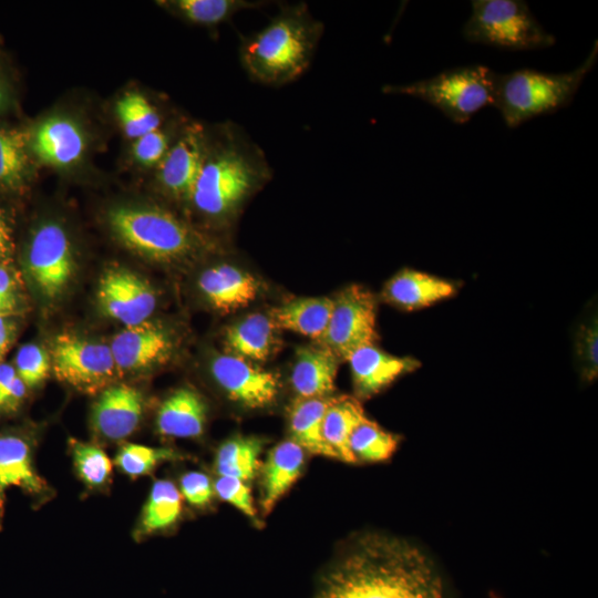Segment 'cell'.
I'll return each mask as SVG.
<instances>
[{
	"label": "cell",
	"instance_id": "cell-1",
	"mask_svg": "<svg viewBox=\"0 0 598 598\" xmlns=\"http://www.w3.org/2000/svg\"><path fill=\"white\" fill-rule=\"evenodd\" d=\"M313 598H446L429 557L405 539L359 538L323 576Z\"/></svg>",
	"mask_w": 598,
	"mask_h": 598
},
{
	"label": "cell",
	"instance_id": "cell-2",
	"mask_svg": "<svg viewBox=\"0 0 598 598\" xmlns=\"http://www.w3.org/2000/svg\"><path fill=\"white\" fill-rule=\"evenodd\" d=\"M264 152L237 126H227L219 142H207L192 204L203 216L227 223L270 178Z\"/></svg>",
	"mask_w": 598,
	"mask_h": 598
},
{
	"label": "cell",
	"instance_id": "cell-3",
	"mask_svg": "<svg viewBox=\"0 0 598 598\" xmlns=\"http://www.w3.org/2000/svg\"><path fill=\"white\" fill-rule=\"evenodd\" d=\"M322 33L323 23L306 3L283 4L265 28L241 41V65L257 83L285 85L309 68Z\"/></svg>",
	"mask_w": 598,
	"mask_h": 598
},
{
	"label": "cell",
	"instance_id": "cell-4",
	"mask_svg": "<svg viewBox=\"0 0 598 598\" xmlns=\"http://www.w3.org/2000/svg\"><path fill=\"white\" fill-rule=\"evenodd\" d=\"M107 223L127 249L159 264L183 261L213 247L202 233L159 206L121 205L110 209Z\"/></svg>",
	"mask_w": 598,
	"mask_h": 598
},
{
	"label": "cell",
	"instance_id": "cell-5",
	"mask_svg": "<svg viewBox=\"0 0 598 598\" xmlns=\"http://www.w3.org/2000/svg\"><path fill=\"white\" fill-rule=\"evenodd\" d=\"M597 42L587 59L567 73H545L519 69L496 75L494 106L504 123L515 128L538 115L566 107L576 95L582 80L597 60Z\"/></svg>",
	"mask_w": 598,
	"mask_h": 598
},
{
	"label": "cell",
	"instance_id": "cell-6",
	"mask_svg": "<svg viewBox=\"0 0 598 598\" xmlns=\"http://www.w3.org/2000/svg\"><path fill=\"white\" fill-rule=\"evenodd\" d=\"M496 75L485 65L458 66L409 84H386L382 92L420 99L463 124L481 109L494 106Z\"/></svg>",
	"mask_w": 598,
	"mask_h": 598
},
{
	"label": "cell",
	"instance_id": "cell-7",
	"mask_svg": "<svg viewBox=\"0 0 598 598\" xmlns=\"http://www.w3.org/2000/svg\"><path fill=\"white\" fill-rule=\"evenodd\" d=\"M463 35L471 43L513 51L545 49L556 42L522 0L472 1Z\"/></svg>",
	"mask_w": 598,
	"mask_h": 598
},
{
	"label": "cell",
	"instance_id": "cell-8",
	"mask_svg": "<svg viewBox=\"0 0 598 598\" xmlns=\"http://www.w3.org/2000/svg\"><path fill=\"white\" fill-rule=\"evenodd\" d=\"M51 359L56 379L84 393H100L118 375L109 344L75 333L56 336Z\"/></svg>",
	"mask_w": 598,
	"mask_h": 598
},
{
	"label": "cell",
	"instance_id": "cell-9",
	"mask_svg": "<svg viewBox=\"0 0 598 598\" xmlns=\"http://www.w3.org/2000/svg\"><path fill=\"white\" fill-rule=\"evenodd\" d=\"M332 300L327 329L317 343L347 361L355 350L378 340L377 299L367 288L351 285Z\"/></svg>",
	"mask_w": 598,
	"mask_h": 598
},
{
	"label": "cell",
	"instance_id": "cell-10",
	"mask_svg": "<svg viewBox=\"0 0 598 598\" xmlns=\"http://www.w3.org/2000/svg\"><path fill=\"white\" fill-rule=\"evenodd\" d=\"M24 270L35 292L48 301L58 299L75 272L70 238L55 221H45L33 231L25 250Z\"/></svg>",
	"mask_w": 598,
	"mask_h": 598
},
{
	"label": "cell",
	"instance_id": "cell-11",
	"mask_svg": "<svg viewBox=\"0 0 598 598\" xmlns=\"http://www.w3.org/2000/svg\"><path fill=\"white\" fill-rule=\"evenodd\" d=\"M23 429L0 430V529L4 518L7 493L18 488L35 504L51 497V488L35 466V443Z\"/></svg>",
	"mask_w": 598,
	"mask_h": 598
},
{
	"label": "cell",
	"instance_id": "cell-12",
	"mask_svg": "<svg viewBox=\"0 0 598 598\" xmlns=\"http://www.w3.org/2000/svg\"><path fill=\"white\" fill-rule=\"evenodd\" d=\"M97 305L109 318L125 327L150 320L157 296L152 285L138 274L123 267L106 269L97 285Z\"/></svg>",
	"mask_w": 598,
	"mask_h": 598
},
{
	"label": "cell",
	"instance_id": "cell-13",
	"mask_svg": "<svg viewBox=\"0 0 598 598\" xmlns=\"http://www.w3.org/2000/svg\"><path fill=\"white\" fill-rule=\"evenodd\" d=\"M210 373L227 398L247 409L270 405L280 390L278 374L228 353L212 359Z\"/></svg>",
	"mask_w": 598,
	"mask_h": 598
},
{
	"label": "cell",
	"instance_id": "cell-14",
	"mask_svg": "<svg viewBox=\"0 0 598 598\" xmlns=\"http://www.w3.org/2000/svg\"><path fill=\"white\" fill-rule=\"evenodd\" d=\"M116 369L141 372L165 363L174 350V340L167 329L151 320L125 327L109 344Z\"/></svg>",
	"mask_w": 598,
	"mask_h": 598
},
{
	"label": "cell",
	"instance_id": "cell-15",
	"mask_svg": "<svg viewBox=\"0 0 598 598\" xmlns=\"http://www.w3.org/2000/svg\"><path fill=\"white\" fill-rule=\"evenodd\" d=\"M206 147L202 127L192 125L179 134L157 166V182L165 194L179 202H190Z\"/></svg>",
	"mask_w": 598,
	"mask_h": 598
},
{
	"label": "cell",
	"instance_id": "cell-16",
	"mask_svg": "<svg viewBox=\"0 0 598 598\" xmlns=\"http://www.w3.org/2000/svg\"><path fill=\"white\" fill-rule=\"evenodd\" d=\"M143 393L126 383L111 384L99 393L91 410L94 434L109 442L130 437L140 426L144 414Z\"/></svg>",
	"mask_w": 598,
	"mask_h": 598
},
{
	"label": "cell",
	"instance_id": "cell-17",
	"mask_svg": "<svg viewBox=\"0 0 598 598\" xmlns=\"http://www.w3.org/2000/svg\"><path fill=\"white\" fill-rule=\"evenodd\" d=\"M358 400L369 399L398 378L416 370L421 363L411 357H396L375 344L355 350L347 360Z\"/></svg>",
	"mask_w": 598,
	"mask_h": 598
},
{
	"label": "cell",
	"instance_id": "cell-18",
	"mask_svg": "<svg viewBox=\"0 0 598 598\" xmlns=\"http://www.w3.org/2000/svg\"><path fill=\"white\" fill-rule=\"evenodd\" d=\"M34 156L44 165L65 168L78 163L85 151L81 126L64 115H52L41 121L29 141Z\"/></svg>",
	"mask_w": 598,
	"mask_h": 598
},
{
	"label": "cell",
	"instance_id": "cell-19",
	"mask_svg": "<svg viewBox=\"0 0 598 598\" xmlns=\"http://www.w3.org/2000/svg\"><path fill=\"white\" fill-rule=\"evenodd\" d=\"M197 287L206 301L221 313L247 307L261 290L257 278L230 264H218L205 269L197 279Z\"/></svg>",
	"mask_w": 598,
	"mask_h": 598
},
{
	"label": "cell",
	"instance_id": "cell-20",
	"mask_svg": "<svg viewBox=\"0 0 598 598\" xmlns=\"http://www.w3.org/2000/svg\"><path fill=\"white\" fill-rule=\"evenodd\" d=\"M457 289L454 281L404 268L385 282L382 299L395 308L413 311L447 299L454 296Z\"/></svg>",
	"mask_w": 598,
	"mask_h": 598
},
{
	"label": "cell",
	"instance_id": "cell-21",
	"mask_svg": "<svg viewBox=\"0 0 598 598\" xmlns=\"http://www.w3.org/2000/svg\"><path fill=\"white\" fill-rule=\"evenodd\" d=\"M339 362L334 353L319 344L299 348L290 377L297 398L331 396Z\"/></svg>",
	"mask_w": 598,
	"mask_h": 598
},
{
	"label": "cell",
	"instance_id": "cell-22",
	"mask_svg": "<svg viewBox=\"0 0 598 598\" xmlns=\"http://www.w3.org/2000/svg\"><path fill=\"white\" fill-rule=\"evenodd\" d=\"M206 422V402L190 388H179L172 392L156 413L157 432L166 437H198L204 433Z\"/></svg>",
	"mask_w": 598,
	"mask_h": 598
},
{
	"label": "cell",
	"instance_id": "cell-23",
	"mask_svg": "<svg viewBox=\"0 0 598 598\" xmlns=\"http://www.w3.org/2000/svg\"><path fill=\"white\" fill-rule=\"evenodd\" d=\"M278 328L271 317L254 312L236 321L225 331L226 353L249 362L267 361L278 346Z\"/></svg>",
	"mask_w": 598,
	"mask_h": 598
},
{
	"label": "cell",
	"instance_id": "cell-24",
	"mask_svg": "<svg viewBox=\"0 0 598 598\" xmlns=\"http://www.w3.org/2000/svg\"><path fill=\"white\" fill-rule=\"evenodd\" d=\"M305 463V451L292 440L277 444L262 465L261 507L268 514L298 480Z\"/></svg>",
	"mask_w": 598,
	"mask_h": 598
},
{
	"label": "cell",
	"instance_id": "cell-25",
	"mask_svg": "<svg viewBox=\"0 0 598 598\" xmlns=\"http://www.w3.org/2000/svg\"><path fill=\"white\" fill-rule=\"evenodd\" d=\"M332 306L329 297H305L274 308L269 316L278 329L318 341L327 329Z\"/></svg>",
	"mask_w": 598,
	"mask_h": 598
},
{
	"label": "cell",
	"instance_id": "cell-26",
	"mask_svg": "<svg viewBox=\"0 0 598 598\" xmlns=\"http://www.w3.org/2000/svg\"><path fill=\"white\" fill-rule=\"evenodd\" d=\"M332 396L297 398L289 409L291 440L311 454L336 458L322 435V422Z\"/></svg>",
	"mask_w": 598,
	"mask_h": 598
},
{
	"label": "cell",
	"instance_id": "cell-27",
	"mask_svg": "<svg viewBox=\"0 0 598 598\" xmlns=\"http://www.w3.org/2000/svg\"><path fill=\"white\" fill-rule=\"evenodd\" d=\"M182 507L178 487L168 480H156L134 528V538L140 540L172 527L178 520Z\"/></svg>",
	"mask_w": 598,
	"mask_h": 598
},
{
	"label": "cell",
	"instance_id": "cell-28",
	"mask_svg": "<svg viewBox=\"0 0 598 598\" xmlns=\"http://www.w3.org/2000/svg\"><path fill=\"white\" fill-rule=\"evenodd\" d=\"M365 417L360 400L353 396H332L322 422V435L337 460L355 463L350 451L354 427Z\"/></svg>",
	"mask_w": 598,
	"mask_h": 598
},
{
	"label": "cell",
	"instance_id": "cell-29",
	"mask_svg": "<svg viewBox=\"0 0 598 598\" xmlns=\"http://www.w3.org/2000/svg\"><path fill=\"white\" fill-rule=\"evenodd\" d=\"M264 441L256 436H234L223 442L215 455L218 476L249 482L259 468Z\"/></svg>",
	"mask_w": 598,
	"mask_h": 598
},
{
	"label": "cell",
	"instance_id": "cell-30",
	"mask_svg": "<svg viewBox=\"0 0 598 598\" xmlns=\"http://www.w3.org/2000/svg\"><path fill=\"white\" fill-rule=\"evenodd\" d=\"M254 0H174L165 4L186 21L214 27L229 20L234 14L266 6Z\"/></svg>",
	"mask_w": 598,
	"mask_h": 598
},
{
	"label": "cell",
	"instance_id": "cell-31",
	"mask_svg": "<svg viewBox=\"0 0 598 598\" xmlns=\"http://www.w3.org/2000/svg\"><path fill=\"white\" fill-rule=\"evenodd\" d=\"M68 444L75 474L86 488H106L111 484L114 466L106 452L95 443L73 437Z\"/></svg>",
	"mask_w": 598,
	"mask_h": 598
},
{
	"label": "cell",
	"instance_id": "cell-32",
	"mask_svg": "<svg viewBox=\"0 0 598 598\" xmlns=\"http://www.w3.org/2000/svg\"><path fill=\"white\" fill-rule=\"evenodd\" d=\"M399 444V436L382 429L367 416L354 427L350 437V451L355 460L380 462L389 458Z\"/></svg>",
	"mask_w": 598,
	"mask_h": 598
},
{
	"label": "cell",
	"instance_id": "cell-33",
	"mask_svg": "<svg viewBox=\"0 0 598 598\" xmlns=\"http://www.w3.org/2000/svg\"><path fill=\"white\" fill-rule=\"evenodd\" d=\"M115 112L127 137L137 138L161 127L162 117L157 109L138 92H127L116 104Z\"/></svg>",
	"mask_w": 598,
	"mask_h": 598
},
{
	"label": "cell",
	"instance_id": "cell-34",
	"mask_svg": "<svg viewBox=\"0 0 598 598\" xmlns=\"http://www.w3.org/2000/svg\"><path fill=\"white\" fill-rule=\"evenodd\" d=\"M183 456L168 447L124 443L114 457L115 466L126 476L138 478L151 474L158 465Z\"/></svg>",
	"mask_w": 598,
	"mask_h": 598
},
{
	"label": "cell",
	"instance_id": "cell-35",
	"mask_svg": "<svg viewBox=\"0 0 598 598\" xmlns=\"http://www.w3.org/2000/svg\"><path fill=\"white\" fill-rule=\"evenodd\" d=\"M22 133L0 128V188L17 189L25 181L28 158Z\"/></svg>",
	"mask_w": 598,
	"mask_h": 598
},
{
	"label": "cell",
	"instance_id": "cell-36",
	"mask_svg": "<svg viewBox=\"0 0 598 598\" xmlns=\"http://www.w3.org/2000/svg\"><path fill=\"white\" fill-rule=\"evenodd\" d=\"M12 365L28 390H31L45 381L51 361L41 346L25 343L18 349Z\"/></svg>",
	"mask_w": 598,
	"mask_h": 598
},
{
	"label": "cell",
	"instance_id": "cell-37",
	"mask_svg": "<svg viewBox=\"0 0 598 598\" xmlns=\"http://www.w3.org/2000/svg\"><path fill=\"white\" fill-rule=\"evenodd\" d=\"M575 352L581 377L592 381L598 373V322L594 315L582 322L575 338Z\"/></svg>",
	"mask_w": 598,
	"mask_h": 598
},
{
	"label": "cell",
	"instance_id": "cell-38",
	"mask_svg": "<svg viewBox=\"0 0 598 598\" xmlns=\"http://www.w3.org/2000/svg\"><path fill=\"white\" fill-rule=\"evenodd\" d=\"M172 145L171 135L159 127L134 140L133 156L143 166H158Z\"/></svg>",
	"mask_w": 598,
	"mask_h": 598
},
{
	"label": "cell",
	"instance_id": "cell-39",
	"mask_svg": "<svg viewBox=\"0 0 598 598\" xmlns=\"http://www.w3.org/2000/svg\"><path fill=\"white\" fill-rule=\"evenodd\" d=\"M28 388L12 364L0 363V416L16 413L23 404Z\"/></svg>",
	"mask_w": 598,
	"mask_h": 598
},
{
	"label": "cell",
	"instance_id": "cell-40",
	"mask_svg": "<svg viewBox=\"0 0 598 598\" xmlns=\"http://www.w3.org/2000/svg\"><path fill=\"white\" fill-rule=\"evenodd\" d=\"M215 494L236 507L247 517L257 518V511L254 506L251 492L246 482L228 476H218L214 483Z\"/></svg>",
	"mask_w": 598,
	"mask_h": 598
},
{
	"label": "cell",
	"instance_id": "cell-41",
	"mask_svg": "<svg viewBox=\"0 0 598 598\" xmlns=\"http://www.w3.org/2000/svg\"><path fill=\"white\" fill-rule=\"evenodd\" d=\"M23 308V293L12 266L0 264V315L18 316Z\"/></svg>",
	"mask_w": 598,
	"mask_h": 598
},
{
	"label": "cell",
	"instance_id": "cell-42",
	"mask_svg": "<svg viewBox=\"0 0 598 598\" xmlns=\"http://www.w3.org/2000/svg\"><path fill=\"white\" fill-rule=\"evenodd\" d=\"M178 489L189 505L198 508L207 506L215 495L209 477L197 471L182 475Z\"/></svg>",
	"mask_w": 598,
	"mask_h": 598
},
{
	"label": "cell",
	"instance_id": "cell-43",
	"mask_svg": "<svg viewBox=\"0 0 598 598\" xmlns=\"http://www.w3.org/2000/svg\"><path fill=\"white\" fill-rule=\"evenodd\" d=\"M18 336V321L14 316L0 315V363Z\"/></svg>",
	"mask_w": 598,
	"mask_h": 598
},
{
	"label": "cell",
	"instance_id": "cell-44",
	"mask_svg": "<svg viewBox=\"0 0 598 598\" xmlns=\"http://www.w3.org/2000/svg\"><path fill=\"white\" fill-rule=\"evenodd\" d=\"M14 254V243L12 238V231L4 215V212L0 207V264L11 266Z\"/></svg>",
	"mask_w": 598,
	"mask_h": 598
},
{
	"label": "cell",
	"instance_id": "cell-45",
	"mask_svg": "<svg viewBox=\"0 0 598 598\" xmlns=\"http://www.w3.org/2000/svg\"><path fill=\"white\" fill-rule=\"evenodd\" d=\"M11 103L9 89L0 74V114L3 113Z\"/></svg>",
	"mask_w": 598,
	"mask_h": 598
}]
</instances>
